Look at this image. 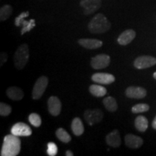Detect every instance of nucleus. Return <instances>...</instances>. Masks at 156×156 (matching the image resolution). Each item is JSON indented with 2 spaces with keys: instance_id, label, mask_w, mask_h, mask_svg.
<instances>
[{
  "instance_id": "0eeeda50",
  "label": "nucleus",
  "mask_w": 156,
  "mask_h": 156,
  "mask_svg": "<svg viewBox=\"0 0 156 156\" xmlns=\"http://www.w3.org/2000/svg\"><path fill=\"white\" fill-rule=\"evenodd\" d=\"M103 112L99 108L93 109V110H86L84 113V118L89 125L92 126L95 124H98L102 120Z\"/></svg>"
},
{
  "instance_id": "5701e85b",
  "label": "nucleus",
  "mask_w": 156,
  "mask_h": 156,
  "mask_svg": "<svg viewBox=\"0 0 156 156\" xmlns=\"http://www.w3.org/2000/svg\"><path fill=\"white\" fill-rule=\"evenodd\" d=\"M12 12V7L9 5H5L0 9V20L5 21L8 19Z\"/></svg>"
},
{
  "instance_id": "c85d7f7f",
  "label": "nucleus",
  "mask_w": 156,
  "mask_h": 156,
  "mask_svg": "<svg viewBox=\"0 0 156 156\" xmlns=\"http://www.w3.org/2000/svg\"><path fill=\"white\" fill-rule=\"evenodd\" d=\"M28 15H29L28 12H25L21 13L19 16H17L16 18H15V25L17 27L20 26L21 24H22V22L24 20V18L28 17Z\"/></svg>"
},
{
  "instance_id": "7c9ffc66",
  "label": "nucleus",
  "mask_w": 156,
  "mask_h": 156,
  "mask_svg": "<svg viewBox=\"0 0 156 156\" xmlns=\"http://www.w3.org/2000/svg\"><path fill=\"white\" fill-rule=\"evenodd\" d=\"M152 127H153L155 130H156V116H155V118H154L153 122H152Z\"/></svg>"
},
{
  "instance_id": "2f4dec72",
  "label": "nucleus",
  "mask_w": 156,
  "mask_h": 156,
  "mask_svg": "<svg viewBox=\"0 0 156 156\" xmlns=\"http://www.w3.org/2000/svg\"><path fill=\"white\" fill-rule=\"evenodd\" d=\"M67 156H73L74 155V154H73V153L72 151H67V152H66V154H65Z\"/></svg>"
},
{
  "instance_id": "bb28decb",
  "label": "nucleus",
  "mask_w": 156,
  "mask_h": 156,
  "mask_svg": "<svg viewBox=\"0 0 156 156\" xmlns=\"http://www.w3.org/2000/svg\"><path fill=\"white\" fill-rule=\"evenodd\" d=\"M12 108L10 106L5 103H0V115L2 116H7L10 114Z\"/></svg>"
},
{
  "instance_id": "9b49d317",
  "label": "nucleus",
  "mask_w": 156,
  "mask_h": 156,
  "mask_svg": "<svg viewBox=\"0 0 156 156\" xmlns=\"http://www.w3.org/2000/svg\"><path fill=\"white\" fill-rule=\"evenodd\" d=\"M48 112L52 116H56L61 113L62 103L56 96H51L48 101Z\"/></svg>"
},
{
  "instance_id": "f03ea898",
  "label": "nucleus",
  "mask_w": 156,
  "mask_h": 156,
  "mask_svg": "<svg viewBox=\"0 0 156 156\" xmlns=\"http://www.w3.org/2000/svg\"><path fill=\"white\" fill-rule=\"evenodd\" d=\"M111 27V23L102 13L95 15L88 24L90 32L94 34H100L107 32Z\"/></svg>"
},
{
  "instance_id": "1a4fd4ad",
  "label": "nucleus",
  "mask_w": 156,
  "mask_h": 156,
  "mask_svg": "<svg viewBox=\"0 0 156 156\" xmlns=\"http://www.w3.org/2000/svg\"><path fill=\"white\" fill-rule=\"evenodd\" d=\"M11 133L17 136H28L32 134V130L28 124L18 122L14 124L11 129Z\"/></svg>"
},
{
  "instance_id": "6e6552de",
  "label": "nucleus",
  "mask_w": 156,
  "mask_h": 156,
  "mask_svg": "<svg viewBox=\"0 0 156 156\" xmlns=\"http://www.w3.org/2000/svg\"><path fill=\"white\" fill-rule=\"evenodd\" d=\"M80 5L85 15L94 13L101 7V0H82Z\"/></svg>"
},
{
  "instance_id": "6ab92c4d",
  "label": "nucleus",
  "mask_w": 156,
  "mask_h": 156,
  "mask_svg": "<svg viewBox=\"0 0 156 156\" xmlns=\"http://www.w3.org/2000/svg\"><path fill=\"white\" fill-rule=\"evenodd\" d=\"M71 128L75 136L82 135L84 133V131H85V128H84L83 122L78 117H76V118H75L73 120Z\"/></svg>"
},
{
  "instance_id": "4468645a",
  "label": "nucleus",
  "mask_w": 156,
  "mask_h": 156,
  "mask_svg": "<svg viewBox=\"0 0 156 156\" xmlns=\"http://www.w3.org/2000/svg\"><path fill=\"white\" fill-rule=\"evenodd\" d=\"M136 37V32L132 29H128L124 30L119 36L117 41L122 46H126L130 44Z\"/></svg>"
},
{
  "instance_id": "39448f33",
  "label": "nucleus",
  "mask_w": 156,
  "mask_h": 156,
  "mask_svg": "<svg viewBox=\"0 0 156 156\" xmlns=\"http://www.w3.org/2000/svg\"><path fill=\"white\" fill-rule=\"evenodd\" d=\"M156 64V58L152 56H141L134 60V66L138 69H147Z\"/></svg>"
},
{
  "instance_id": "cd10ccee",
  "label": "nucleus",
  "mask_w": 156,
  "mask_h": 156,
  "mask_svg": "<svg viewBox=\"0 0 156 156\" xmlns=\"http://www.w3.org/2000/svg\"><path fill=\"white\" fill-rule=\"evenodd\" d=\"M58 148L54 142H48L47 148V154L50 156H55L57 154Z\"/></svg>"
},
{
  "instance_id": "ddd939ff",
  "label": "nucleus",
  "mask_w": 156,
  "mask_h": 156,
  "mask_svg": "<svg viewBox=\"0 0 156 156\" xmlns=\"http://www.w3.org/2000/svg\"><path fill=\"white\" fill-rule=\"evenodd\" d=\"M124 140L126 145L132 149H138L143 145V140L140 136L132 134H126Z\"/></svg>"
},
{
  "instance_id": "f8f14e48",
  "label": "nucleus",
  "mask_w": 156,
  "mask_h": 156,
  "mask_svg": "<svg viewBox=\"0 0 156 156\" xmlns=\"http://www.w3.org/2000/svg\"><path fill=\"white\" fill-rule=\"evenodd\" d=\"M91 78L95 83L103 85H110L115 81L114 76L109 73H95Z\"/></svg>"
},
{
  "instance_id": "f257e3e1",
  "label": "nucleus",
  "mask_w": 156,
  "mask_h": 156,
  "mask_svg": "<svg viewBox=\"0 0 156 156\" xmlns=\"http://www.w3.org/2000/svg\"><path fill=\"white\" fill-rule=\"evenodd\" d=\"M21 149V142L18 136L14 134H8L4 138L2 147L1 151L2 156H16Z\"/></svg>"
},
{
  "instance_id": "b1692460",
  "label": "nucleus",
  "mask_w": 156,
  "mask_h": 156,
  "mask_svg": "<svg viewBox=\"0 0 156 156\" xmlns=\"http://www.w3.org/2000/svg\"><path fill=\"white\" fill-rule=\"evenodd\" d=\"M150 106L146 103H138L134 105L132 108V112L133 114H140V113L147 112L149 111Z\"/></svg>"
},
{
  "instance_id": "4be33fe9",
  "label": "nucleus",
  "mask_w": 156,
  "mask_h": 156,
  "mask_svg": "<svg viewBox=\"0 0 156 156\" xmlns=\"http://www.w3.org/2000/svg\"><path fill=\"white\" fill-rule=\"evenodd\" d=\"M56 135L60 141L63 142L64 143H68L71 141V136L63 128H58L56 131Z\"/></svg>"
},
{
  "instance_id": "dca6fc26",
  "label": "nucleus",
  "mask_w": 156,
  "mask_h": 156,
  "mask_svg": "<svg viewBox=\"0 0 156 156\" xmlns=\"http://www.w3.org/2000/svg\"><path fill=\"white\" fill-rule=\"evenodd\" d=\"M78 44L87 49H96L103 46L101 41L91 38H81L78 41Z\"/></svg>"
},
{
  "instance_id": "423d86ee",
  "label": "nucleus",
  "mask_w": 156,
  "mask_h": 156,
  "mask_svg": "<svg viewBox=\"0 0 156 156\" xmlns=\"http://www.w3.org/2000/svg\"><path fill=\"white\" fill-rule=\"evenodd\" d=\"M111 58L107 54H101L96 55L91 58V67L95 69H104L108 67L110 64Z\"/></svg>"
},
{
  "instance_id": "c756f323",
  "label": "nucleus",
  "mask_w": 156,
  "mask_h": 156,
  "mask_svg": "<svg viewBox=\"0 0 156 156\" xmlns=\"http://www.w3.org/2000/svg\"><path fill=\"white\" fill-rule=\"evenodd\" d=\"M7 54L5 53V52L1 53V55H0V66L2 67L3 64L7 62Z\"/></svg>"
},
{
  "instance_id": "20e7f679",
  "label": "nucleus",
  "mask_w": 156,
  "mask_h": 156,
  "mask_svg": "<svg viewBox=\"0 0 156 156\" xmlns=\"http://www.w3.org/2000/svg\"><path fill=\"white\" fill-rule=\"evenodd\" d=\"M48 83V78L45 76H41L37 80L35 83L32 92V97L35 100L40 99L44 95V93L47 87Z\"/></svg>"
},
{
  "instance_id": "7ed1b4c3",
  "label": "nucleus",
  "mask_w": 156,
  "mask_h": 156,
  "mask_svg": "<svg viewBox=\"0 0 156 156\" xmlns=\"http://www.w3.org/2000/svg\"><path fill=\"white\" fill-rule=\"evenodd\" d=\"M29 48L26 44H23L17 48L14 55V64L17 69H23L28 62Z\"/></svg>"
},
{
  "instance_id": "f3484780",
  "label": "nucleus",
  "mask_w": 156,
  "mask_h": 156,
  "mask_svg": "<svg viewBox=\"0 0 156 156\" xmlns=\"http://www.w3.org/2000/svg\"><path fill=\"white\" fill-rule=\"evenodd\" d=\"M7 95L12 101H20L24 97V93L17 87H10L7 90Z\"/></svg>"
},
{
  "instance_id": "a878e982",
  "label": "nucleus",
  "mask_w": 156,
  "mask_h": 156,
  "mask_svg": "<svg viewBox=\"0 0 156 156\" xmlns=\"http://www.w3.org/2000/svg\"><path fill=\"white\" fill-rule=\"evenodd\" d=\"M28 120L29 122L35 127H39L41 125V118L38 114H36V113H32V114L29 115Z\"/></svg>"
},
{
  "instance_id": "473e14b6",
  "label": "nucleus",
  "mask_w": 156,
  "mask_h": 156,
  "mask_svg": "<svg viewBox=\"0 0 156 156\" xmlns=\"http://www.w3.org/2000/svg\"><path fill=\"white\" fill-rule=\"evenodd\" d=\"M153 77L156 80V72H155V73H153Z\"/></svg>"
},
{
  "instance_id": "9d476101",
  "label": "nucleus",
  "mask_w": 156,
  "mask_h": 156,
  "mask_svg": "<svg viewBox=\"0 0 156 156\" xmlns=\"http://www.w3.org/2000/svg\"><path fill=\"white\" fill-rule=\"evenodd\" d=\"M126 97L134 99H142L147 95V90L142 87L130 86L125 91Z\"/></svg>"
},
{
  "instance_id": "a211bd4d",
  "label": "nucleus",
  "mask_w": 156,
  "mask_h": 156,
  "mask_svg": "<svg viewBox=\"0 0 156 156\" xmlns=\"http://www.w3.org/2000/svg\"><path fill=\"white\" fill-rule=\"evenodd\" d=\"M134 126L139 132H145L148 128L147 119L142 115L136 116L134 120Z\"/></svg>"
},
{
  "instance_id": "2eb2a0df",
  "label": "nucleus",
  "mask_w": 156,
  "mask_h": 156,
  "mask_svg": "<svg viewBox=\"0 0 156 156\" xmlns=\"http://www.w3.org/2000/svg\"><path fill=\"white\" fill-rule=\"evenodd\" d=\"M106 143L109 146L113 147H119L122 144V140L120 137V134L118 130L114 129L106 135Z\"/></svg>"
},
{
  "instance_id": "393cba45",
  "label": "nucleus",
  "mask_w": 156,
  "mask_h": 156,
  "mask_svg": "<svg viewBox=\"0 0 156 156\" xmlns=\"http://www.w3.org/2000/svg\"><path fill=\"white\" fill-rule=\"evenodd\" d=\"M21 25H23V29L22 30H21V35H23L25 33L29 32V31L32 30V29L36 26V23H35V20L34 19L30 20L29 21L25 20H24Z\"/></svg>"
},
{
  "instance_id": "412c9836",
  "label": "nucleus",
  "mask_w": 156,
  "mask_h": 156,
  "mask_svg": "<svg viewBox=\"0 0 156 156\" xmlns=\"http://www.w3.org/2000/svg\"><path fill=\"white\" fill-rule=\"evenodd\" d=\"M90 93L93 96L95 97H103L107 93V90L106 87L98 85H92L89 87Z\"/></svg>"
},
{
  "instance_id": "aec40b11",
  "label": "nucleus",
  "mask_w": 156,
  "mask_h": 156,
  "mask_svg": "<svg viewBox=\"0 0 156 156\" xmlns=\"http://www.w3.org/2000/svg\"><path fill=\"white\" fill-rule=\"evenodd\" d=\"M103 103L105 108L110 112H116L117 108H118V104H117L116 99L112 96L105 98L103 99Z\"/></svg>"
}]
</instances>
